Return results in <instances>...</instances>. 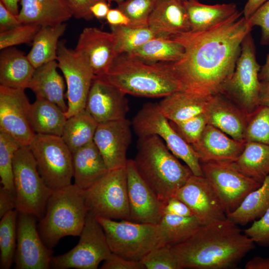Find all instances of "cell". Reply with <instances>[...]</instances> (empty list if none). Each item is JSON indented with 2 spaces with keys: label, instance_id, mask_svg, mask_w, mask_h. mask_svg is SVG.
I'll use <instances>...</instances> for the list:
<instances>
[{
  "label": "cell",
  "instance_id": "1",
  "mask_svg": "<svg viewBox=\"0 0 269 269\" xmlns=\"http://www.w3.org/2000/svg\"><path fill=\"white\" fill-rule=\"evenodd\" d=\"M242 15L238 10L209 29L169 37L184 50L178 60L168 62L180 91L207 97L222 93L235 70L243 40L252 29Z\"/></svg>",
  "mask_w": 269,
  "mask_h": 269
},
{
  "label": "cell",
  "instance_id": "2",
  "mask_svg": "<svg viewBox=\"0 0 269 269\" xmlns=\"http://www.w3.org/2000/svg\"><path fill=\"white\" fill-rule=\"evenodd\" d=\"M255 243L227 218L201 225L171 246L182 269H225L237 266Z\"/></svg>",
  "mask_w": 269,
  "mask_h": 269
},
{
  "label": "cell",
  "instance_id": "3",
  "mask_svg": "<svg viewBox=\"0 0 269 269\" xmlns=\"http://www.w3.org/2000/svg\"><path fill=\"white\" fill-rule=\"evenodd\" d=\"M158 135L139 137L134 159L140 177L164 204L193 174Z\"/></svg>",
  "mask_w": 269,
  "mask_h": 269
},
{
  "label": "cell",
  "instance_id": "4",
  "mask_svg": "<svg viewBox=\"0 0 269 269\" xmlns=\"http://www.w3.org/2000/svg\"><path fill=\"white\" fill-rule=\"evenodd\" d=\"M101 77L126 95L164 97L180 91L168 62L148 63L126 53L118 55Z\"/></svg>",
  "mask_w": 269,
  "mask_h": 269
},
{
  "label": "cell",
  "instance_id": "5",
  "mask_svg": "<svg viewBox=\"0 0 269 269\" xmlns=\"http://www.w3.org/2000/svg\"><path fill=\"white\" fill-rule=\"evenodd\" d=\"M88 213L84 190L75 184L53 191L37 224L45 245L52 249L65 236H79Z\"/></svg>",
  "mask_w": 269,
  "mask_h": 269
},
{
  "label": "cell",
  "instance_id": "6",
  "mask_svg": "<svg viewBox=\"0 0 269 269\" xmlns=\"http://www.w3.org/2000/svg\"><path fill=\"white\" fill-rule=\"evenodd\" d=\"M96 218L104 229L112 252L126 259L140 261L153 250L166 245L159 224Z\"/></svg>",
  "mask_w": 269,
  "mask_h": 269
},
{
  "label": "cell",
  "instance_id": "7",
  "mask_svg": "<svg viewBox=\"0 0 269 269\" xmlns=\"http://www.w3.org/2000/svg\"><path fill=\"white\" fill-rule=\"evenodd\" d=\"M13 175L16 209L32 215L39 220L44 214L48 200L53 191L40 175L28 145L21 146L15 152Z\"/></svg>",
  "mask_w": 269,
  "mask_h": 269
},
{
  "label": "cell",
  "instance_id": "8",
  "mask_svg": "<svg viewBox=\"0 0 269 269\" xmlns=\"http://www.w3.org/2000/svg\"><path fill=\"white\" fill-rule=\"evenodd\" d=\"M261 66L256 56L251 32L244 37L235 70L224 86L223 94L251 116L260 106Z\"/></svg>",
  "mask_w": 269,
  "mask_h": 269
},
{
  "label": "cell",
  "instance_id": "9",
  "mask_svg": "<svg viewBox=\"0 0 269 269\" xmlns=\"http://www.w3.org/2000/svg\"><path fill=\"white\" fill-rule=\"evenodd\" d=\"M38 171L53 191L71 184L72 152L61 136L36 134L28 145Z\"/></svg>",
  "mask_w": 269,
  "mask_h": 269
},
{
  "label": "cell",
  "instance_id": "10",
  "mask_svg": "<svg viewBox=\"0 0 269 269\" xmlns=\"http://www.w3.org/2000/svg\"><path fill=\"white\" fill-rule=\"evenodd\" d=\"M84 193L88 211L96 217L129 220L126 166L109 170Z\"/></svg>",
  "mask_w": 269,
  "mask_h": 269
},
{
  "label": "cell",
  "instance_id": "11",
  "mask_svg": "<svg viewBox=\"0 0 269 269\" xmlns=\"http://www.w3.org/2000/svg\"><path fill=\"white\" fill-rule=\"evenodd\" d=\"M131 123L138 138L158 135L170 151L186 163L193 174L203 176L201 163L194 150L173 128L157 103L144 104Z\"/></svg>",
  "mask_w": 269,
  "mask_h": 269
},
{
  "label": "cell",
  "instance_id": "12",
  "mask_svg": "<svg viewBox=\"0 0 269 269\" xmlns=\"http://www.w3.org/2000/svg\"><path fill=\"white\" fill-rule=\"evenodd\" d=\"M78 243L68 252L53 257L50 267L56 269H96L112 254L103 227L88 212Z\"/></svg>",
  "mask_w": 269,
  "mask_h": 269
},
{
  "label": "cell",
  "instance_id": "13",
  "mask_svg": "<svg viewBox=\"0 0 269 269\" xmlns=\"http://www.w3.org/2000/svg\"><path fill=\"white\" fill-rule=\"evenodd\" d=\"M201 166L203 176L216 192L227 216L263 183L242 173L233 162H201Z\"/></svg>",
  "mask_w": 269,
  "mask_h": 269
},
{
  "label": "cell",
  "instance_id": "14",
  "mask_svg": "<svg viewBox=\"0 0 269 269\" xmlns=\"http://www.w3.org/2000/svg\"><path fill=\"white\" fill-rule=\"evenodd\" d=\"M56 61L66 82L68 107L65 114L69 118L85 109L95 76L84 56L67 47L64 40L59 41Z\"/></svg>",
  "mask_w": 269,
  "mask_h": 269
},
{
  "label": "cell",
  "instance_id": "15",
  "mask_svg": "<svg viewBox=\"0 0 269 269\" xmlns=\"http://www.w3.org/2000/svg\"><path fill=\"white\" fill-rule=\"evenodd\" d=\"M34 216L18 212L16 246L13 263L16 269H48L53 257L42 240Z\"/></svg>",
  "mask_w": 269,
  "mask_h": 269
},
{
  "label": "cell",
  "instance_id": "16",
  "mask_svg": "<svg viewBox=\"0 0 269 269\" xmlns=\"http://www.w3.org/2000/svg\"><path fill=\"white\" fill-rule=\"evenodd\" d=\"M30 105L24 89L0 85V132L21 146H28L36 134L29 121Z\"/></svg>",
  "mask_w": 269,
  "mask_h": 269
},
{
  "label": "cell",
  "instance_id": "17",
  "mask_svg": "<svg viewBox=\"0 0 269 269\" xmlns=\"http://www.w3.org/2000/svg\"><path fill=\"white\" fill-rule=\"evenodd\" d=\"M175 197L188 206L202 225L227 218L219 198L203 176L192 174Z\"/></svg>",
  "mask_w": 269,
  "mask_h": 269
},
{
  "label": "cell",
  "instance_id": "18",
  "mask_svg": "<svg viewBox=\"0 0 269 269\" xmlns=\"http://www.w3.org/2000/svg\"><path fill=\"white\" fill-rule=\"evenodd\" d=\"M130 221L147 224H159L164 204L140 177L134 160L128 159L126 166Z\"/></svg>",
  "mask_w": 269,
  "mask_h": 269
},
{
  "label": "cell",
  "instance_id": "19",
  "mask_svg": "<svg viewBox=\"0 0 269 269\" xmlns=\"http://www.w3.org/2000/svg\"><path fill=\"white\" fill-rule=\"evenodd\" d=\"M132 127V123L126 118L98 124L93 141L109 170L126 166Z\"/></svg>",
  "mask_w": 269,
  "mask_h": 269
},
{
  "label": "cell",
  "instance_id": "20",
  "mask_svg": "<svg viewBox=\"0 0 269 269\" xmlns=\"http://www.w3.org/2000/svg\"><path fill=\"white\" fill-rule=\"evenodd\" d=\"M85 110L99 124L126 119L129 108L125 93L104 79L95 77Z\"/></svg>",
  "mask_w": 269,
  "mask_h": 269
},
{
  "label": "cell",
  "instance_id": "21",
  "mask_svg": "<svg viewBox=\"0 0 269 269\" xmlns=\"http://www.w3.org/2000/svg\"><path fill=\"white\" fill-rule=\"evenodd\" d=\"M75 49L87 59L95 77H97L106 74L118 55L114 34L97 27H86L83 30Z\"/></svg>",
  "mask_w": 269,
  "mask_h": 269
},
{
  "label": "cell",
  "instance_id": "22",
  "mask_svg": "<svg viewBox=\"0 0 269 269\" xmlns=\"http://www.w3.org/2000/svg\"><path fill=\"white\" fill-rule=\"evenodd\" d=\"M204 114L208 125L237 140L246 141L245 135L250 116L223 94L210 97Z\"/></svg>",
  "mask_w": 269,
  "mask_h": 269
},
{
  "label": "cell",
  "instance_id": "23",
  "mask_svg": "<svg viewBox=\"0 0 269 269\" xmlns=\"http://www.w3.org/2000/svg\"><path fill=\"white\" fill-rule=\"evenodd\" d=\"M246 141L237 140L210 125H207L199 140L191 145L200 163L234 162L243 152Z\"/></svg>",
  "mask_w": 269,
  "mask_h": 269
},
{
  "label": "cell",
  "instance_id": "24",
  "mask_svg": "<svg viewBox=\"0 0 269 269\" xmlns=\"http://www.w3.org/2000/svg\"><path fill=\"white\" fill-rule=\"evenodd\" d=\"M148 24L158 37L169 38L190 31L188 14L181 0H159L149 17Z\"/></svg>",
  "mask_w": 269,
  "mask_h": 269
},
{
  "label": "cell",
  "instance_id": "25",
  "mask_svg": "<svg viewBox=\"0 0 269 269\" xmlns=\"http://www.w3.org/2000/svg\"><path fill=\"white\" fill-rule=\"evenodd\" d=\"M17 17L22 24L45 27L63 23L72 16L64 0H20Z\"/></svg>",
  "mask_w": 269,
  "mask_h": 269
},
{
  "label": "cell",
  "instance_id": "26",
  "mask_svg": "<svg viewBox=\"0 0 269 269\" xmlns=\"http://www.w3.org/2000/svg\"><path fill=\"white\" fill-rule=\"evenodd\" d=\"M72 159L74 184L83 190L109 171L93 141L72 152Z\"/></svg>",
  "mask_w": 269,
  "mask_h": 269
},
{
  "label": "cell",
  "instance_id": "27",
  "mask_svg": "<svg viewBox=\"0 0 269 269\" xmlns=\"http://www.w3.org/2000/svg\"><path fill=\"white\" fill-rule=\"evenodd\" d=\"M56 60L45 63L35 68L28 88L36 98L47 100L57 105L64 113L67 110L63 77L58 72Z\"/></svg>",
  "mask_w": 269,
  "mask_h": 269
},
{
  "label": "cell",
  "instance_id": "28",
  "mask_svg": "<svg viewBox=\"0 0 269 269\" xmlns=\"http://www.w3.org/2000/svg\"><path fill=\"white\" fill-rule=\"evenodd\" d=\"M35 70L27 55L21 51L13 47L1 50L0 85L12 88H27Z\"/></svg>",
  "mask_w": 269,
  "mask_h": 269
},
{
  "label": "cell",
  "instance_id": "29",
  "mask_svg": "<svg viewBox=\"0 0 269 269\" xmlns=\"http://www.w3.org/2000/svg\"><path fill=\"white\" fill-rule=\"evenodd\" d=\"M210 97L178 91L163 97L157 105L169 121L179 122L204 114Z\"/></svg>",
  "mask_w": 269,
  "mask_h": 269
},
{
  "label": "cell",
  "instance_id": "30",
  "mask_svg": "<svg viewBox=\"0 0 269 269\" xmlns=\"http://www.w3.org/2000/svg\"><path fill=\"white\" fill-rule=\"evenodd\" d=\"M190 31L197 32L209 29L226 20L238 10L234 3L208 5L197 0H184Z\"/></svg>",
  "mask_w": 269,
  "mask_h": 269
},
{
  "label": "cell",
  "instance_id": "31",
  "mask_svg": "<svg viewBox=\"0 0 269 269\" xmlns=\"http://www.w3.org/2000/svg\"><path fill=\"white\" fill-rule=\"evenodd\" d=\"M29 118L36 134L60 136L67 119L65 113L55 104L38 98L30 105Z\"/></svg>",
  "mask_w": 269,
  "mask_h": 269
},
{
  "label": "cell",
  "instance_id": "32",
  "mask_svg": "<svg viewBox=\"0 0 269 269\" xmlns=\"http://www.w3.org/2000/svg\"><path fill=\"white\" fill-rule=\"evenodd\" d=\"M66 29L64 23L42 27L35 35L32 46L27 55L30 62L35 68L51 61L56 60L59 38Z\"/></svg>",
  "mask_w": 269,
  "mask_h": 269
},
{
  "label": "cell",
  "instance_id": "33",
  "mask_svg": "<svg viewBox=\"0 0 269 269\" xmlns=\"http://www.w3.org/2000/svg\"><path fill=\"white\" fill-rule=\"evenodd\" d=\"M233 162L244 174L263 182L269 175V145L247 141L243 152Z\"/></svg>",
  "mask_w": 269,
  "mask_h": 269
},
{
  "label": "cell",
  "instance_id": "34",
  "mask_svg": "<svg viewBox=\"0 0 269 269\" xmlns=\"http://www.w3.org/2000/svg\"><path fill=\"white\" fill-rule=\"evenodd\" d=\"M269 207V175L262 185L249 193L239 206L227 217L238 225H245L260 218Z\"/></svg>",
  "mask_w": 269,
  "mask_h": 269
},
{
  "label": "cell",
  "instance_id": "35",
  "mask_svg": "<svg viewBox=\"0 0 269 269\" xmlns=\"http://www.w3.org/2000/svg\"><path fill=\"white\" fill-rule=\"evenodd\" d=\"M98 124L84 109L67 119L61 137L73 152L93 141Z\"/></svg>",
  "mask_w": 269,
  "mask_h": 269
},
{
  "label": "cell",
  "instance_id": "36",
  "mask_svg": "<svg viewBox=\"0 0 269 269\" xmlns=\"http://www.w3.org/2000/svg\"><path fill=\"white\" fill-rule=\"evenodd\" d=\"M184 48L171 38L154 37L129 55L148 62H172L178 60L184 53Z\"/></svg>",
  "mask_w": 269,
  "mask_h": 269
},
{
  "label": "cell",
  "instance_id": "37",
  "mask_svg": "<svg viewBox=\"0 0 269 269\" xmlns=\"http://www.w3.org/2000/svg\"><path fill=\"white\" fill-rule=\"evenodd\" d=\"M166 245L178 244L190 237L202 224L194 216L185 217L164 214L159 223Z\"/></svg>",
  "mask_w": 269,
  "mask_h": 269
},
{
  "label": "cell",
  "instance_id": "38",
  "mask_svg": "<svg viewBox=\"0 0 269 269\" xmlns=\"http://www.w3.org/2000/svg\"><path fill=\"white\" fill-rule=\"evenodd\" d=\"M15 209L2 218L0 221V268L9 269L14 261L16 246L17 219Z\"/></svg>",
  "mask_w": 269,
  "mask_h": 269
},
{
  "label": "cell",
  "instance_id": "39",
  "mask_svg": "<svg viewBox=\"0 0 269 269\" xmlns=\"http://www.w3.org/2000/svg\"><path fill=\"white\" fill-rule=\"evenodd\" d=\"M116 41L118 55L130 54L150 39L155 37L149 27L135 28L128 26L110 25Z\"/></svg>",
  "mask_w": 269,
  "mask_h": 269
},
{
  "label": "cell",
  "instance_id": "40",
  "mask_svg": "<svg viewBox=\"0 0 269 269\" xmlns=\"http://www.w3.org/2000/svg\"><path fill=\"white\" fill-rule=\"evenodd\" d=\"M21 145L13 137L0 132V177L2 186L15 192L13 161L15 152Z\"/></svg>",
  "mask_w": 269,
  "mask_h": 269
},
{
  "label": "cell",
  "instance_id": "41",
  "mask_svg": "<svg viewBox=\"0 0 269 269\" xmlns=\"http://www.w3.org/2000/svg\"><path fill=\"white\" fill-rule=\"evenodd\" d=\"M159 0H125L117 8L130 19L129 26L139 28L148 27L149 17Z\"/></svg>",
  "mask_w": 269,
  "mask_h": 269
},
{
  "label": "cell",
  "instance_id": "42",
  "mask_svg": "<svg viewBox=\"0 0 269 269\" xmlns=\"http://www.w3.org/2000/svg\"><path fill=\"white\" fill-rule=\"evenodd\" d=\"M245 140L269 145V107L260 106L250 116Z\"/></svg>",
  "mask_w": 269,
  "mask_h": 269
},
{
  "label": "cell",
  "instance_id": "43",
  "mask_svg": "<svg viewBox=\"0 0 269 269\" xmlns=\"http://www.w3.org/2000/svg\"><path fill=\"white\" fill-rule=\"evenodd\" d=\"M140 262L146 269H182L171 246L168 245L153 250Z\"/></svg>",
  "mask_w": 269,
  "mask_h": 269
},
{
  "label": "cell",
  "instance_id": "44",
  "mask_svg": "<svg viewBox=\"0 0 269 269\" xmlns=\"http://www.w3.org/2000/svg\"><path fill=\"white\" fill-rule=\"evenodd\" d=\"M41 27L35 24H21L8 30L0 32V49L1 50L20 44L30 43Z\"/></svg>",
  "mask_w": 269,
  "mask_h": 269
},
{
  "label": "cell",
  "instance_id": "45",
  "mask_svg": "<svg viewBox=\"0 0 269 269\" xmlns=\"http://www.w3.org/2000/svg\"><path fill=\"white\" fill-rule=\"evenodd\" d=\"M169 122L175 131L190 145L199 140L207 125L204 114L179 122Z\"/></svg>",
  "mask_w": 269,
  "mask_h": 269
},
{
  "label": "cell",
  "instance_id": "46",
  "mask_svg": "<svg viewBox=\"0 0 269 269\" xmlns=\"http://www.w3.org/2000/svg\"><path fill=\"white\" fill-rule=\"evenodd\" d=\"M244 233L260 246L269 248V207L259 219L253 221Z\"/></svg>",
  "mask_w": 269,
  "mask_h": 269
},
{
  "label": "cell",
  "instance_id": "47",
  "mask_svg": "<svg viewBox=\"0 0 269 269\" xmlns=\"http://www.w3.org/2000/svg\"><path fill=\"white\" fill-rule=\"evenodd\" d=\"M250 25L259 26L261 29L262 44H269V0L261 6L247 20Z\"/></svg>",
  "mask_w": 269,
  "mask_h": 269
},
{
  "label": "cell",
  "instance_id": "48",
  "mask_svg": "<svg viewBox=\"0 0 269 269\" xmlns=\"http://www.w3.org/2000/svg\"><path fill=\"white\" fill-rule=\"evenodd\" d=\"M72 16L77 19L91 20L94 17L91 7L95 3L105 0H64Z\"/></svg>",
  "mask_w": 269,
  "mask_h": 269
},
{
  "label": "cell",
  "instance_id": "49",
  "mask_svg": "<svg viewBox=\"0 0 269 269\" xmlns=\"http://www.w3.org/2000/svg\"><path fill=\"white\" fill-rule=\"evenodd\" d=\"M100 269H145L140 261L126 259L115 253L104 261Z\"/></svg>",
  "mask_w": 269,
  "mask_h": 269
},
{
  "label": "cell",
  "instance_id": "50",
  "mask_svg": "<svg viewBox=\"0 0 269 269\" xmlns=\"http://www.w3.org/2000/svg\"><path fill=\"white\" fill-rule=\"evenodd\" d=\"M163 214H171L181 216H194L188 206L181 200L174 196L169 199L164 204Z\"/></svg>",
  "mask_w": 269,
  "mask_h": 269
},
{
  "label": "cell",
  "instance_id": "51",
  "mask_svg": "<svg viewBox=\"0 0 269 269\" xmlns=\"http://www.w3.org/2000/svg\"><path fill=\"white\" fill-rule=\"evenodd\" d=\"M21 24L17 16L10 12L0 1V32L8 30Z\"/></svg>",
  "mask_w": 269,
  "mask_h": 269
},
{
  "label": "cell",
  "instance_id": "52",
  "mask_svg": "<svg viewBox=\"0 0 269 269\" xmlns=\"http://www.w3.org/2000/svg\"><path fill=\"white\" fill-rule=\"evenodd\" d=\"M16 209L15 192H10L1 186L0 188V218Z\"/></svg>",
  "mask_w": 269,
  "mask_h": 269
},
{
  "label": "cell",
  "instance_id": "53",
  "mask_svg": "<svg viewBox=\"0 0 269 269\" xmlns=\"http://www.w3.org/2000/svg\"><path fill=\"white\" fill-rule=\"evenodd\" d=\"M106 19L110 25L129 26L131 23L129 18L117 7L110 9Z\"/></svg>",
  "mask_w": 269,
  "mask_h": 269
},
{
  "label": "cell",
  "instance_id": "54",
  "mask_svg": "<svg viewBox=\"0 0 269 269\" xmlns=\"http://www.w3.org/2000/svg\"><path fill=\"white\" fill-rule=\"evenodd\" d=\"M246 269H269V258L256 256L245 265Z\"/></svg>",
  "mask_w": 269,
  "mask_h": 269
},
{
  "label": "cell",
  "instance_id": "55",
  "mask_svg": "<svg viewBox=\"0 0 269 269\" xmlns=\"http://www.w3.org/2000/svg\"><path fill=\"white\" fill-rule=\"evenodd\" d=\"M110 9L109 4L106 1H100L92 6L91 11L94 17L98 19H103L106 18Z\"/></svg>",
  "mask_w": 269,
  "mask_h": 269
},
{
  "label": "cell",
  "instance_id": "56",
  "mask_svg": "<svg viewBox=\"0 0 269 269\" xmlns=\"http://www.w3.org/2000/svg\"><path fill=\"white\" fill-rule=\"evenodd\" d=\"M268 0H248L244 7L243 16L248 20L255 11Z\"/></svg>",
  "mask_w": 269,
  "mask_h": 269
},
{
  "label": "cell",
  "instance_id": "57",
  "mask_svg": "<svg viewBox=\"0 0 269 269\" xmlns=\"http://www.w3.org/2000/svg\"><path fill=\"white\" fill-rule=\"evenodd\" d=\"M260 105L269 107V81L261 82Z\"/></svg>",
  "mask_w": 269,
  "mask_h": 269
},
{
  "label": "cell",
  "instance_id": "58",
  "mask_svg": "<svg viewBox=\"0 0 269 269\" xmlns=\"http://www.w3.org/2000/svg\"><path fill=\"white\" fill-rule=\"evenodd\" d=\"M259 78L261 82L269 81V53L267 55L265 63L261 67Z\"/></svg>",
  "mask_w": 269,
  "mask_h": 269
},
{
  "label": "cell",
  "instance_id": "59",
  "mask_svg": "<svg viewBox=\"0 0 269 269\" xmlns=\"http://www.w3.org/2000/svg\"><path fill=\"white\" fill-rule=\"evenodd\" d=\"M0 1L13 14L18 15L19 11L18 3L20 0H0Z\"/></svg>",
  "mask_w": 269,
  "mask_h": 269
},
{
  "label": "cell",
  "instance_id": "60",
  "mask_svg": "<svg viewBox=\"0 0 269 269\" xmlns=\"http://www.w3.org/2000/svg\"><path fill=\"white\" fill-rule=\"evenodd\" d=\"M105 0L108 2L115 1L118 4L120 3L121 2H123V1H124L125 0Z\"/></svg>",
  "mask_w": 269,
  "mask_h": 269
},
{
  "label": "cell",
  "instance_id": "61",
  "mask_svg": "<svg viewBox=\"0 0 269 269\" xmlns=\"http://www.w3.org/2000/svg\"></svg>",
  "mask_w": 269,
  "mask_h": 269
}]
</instances>
